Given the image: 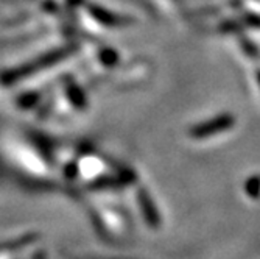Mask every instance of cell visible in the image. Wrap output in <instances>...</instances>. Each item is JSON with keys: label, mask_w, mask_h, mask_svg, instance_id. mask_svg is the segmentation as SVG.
Listing matches in <instances>:
<instances>
[{"label": "cell", "mask_w": 260, "mask_h": 259, "mask_svg": "<svg viewBox=\"0 0 260 259\" xmlns=\"http://www.w3.org/2000/svg\"><path fill=\"white\" fill-rule=\"evenodd\" d=\"M234 124H235V119L232 116L223 114V116L215 117V119L207 121L204 124H200V125L193 127L190 130V137H193V139H207V137H212V136H215V134H218L221 131L229 130Z\"/></svg>", "instance_id": "cell-1"}, {"label": "cell", "mask_w": 260, "mask_h": 259, "mask_svg": "<svg viewBox=\"0 0 260 259\" xmlns=\"http://www.w3.org/2000/svg\"><path fill=\"white\" fill-rule=\"evenodd\" d=\"M139 206H140V211H142V214H144L145 217V222H148L150 226L153 228H157L160 225V216L157 214V209L154 208V203L148 194V191L145 189H140L139 194Z\"/></svg>", "instance_id": "cell-2"}, {"label": "cell", "mask_w": 260, "mask_h": 259, "mask_svg": "<svg viewBox=\"0 0 260 259\" xmlns=\"http://www.w3.org/2000/svg\"><path fill=\"white\" fill-rule=\"evenodd\" d=\"M246 192L251 197H258L260 195V178H251L246 183Z\"/></svg>", "instance_id": "cell-3"}, {"label": "cell", "mask_w": 260, "mask_h": 259, "mask_svg": "<svg viewBox=\"0 0 260 259\" xmlns=\"http://www.w3.org/2000/svg\"><path fill=\"white\" fill-rule=\"evenodd\" d=\"M246 23H249V25H252V27H260V17H257V16H248L246 17Z\"/></svg>", "instance_id": "cell-4"}, {"label": "cell", "mask_w": 260, "mask_h": 259, "mask_svg": "<svg viewBox=\"0 0 260 259\" xmlns=\"http://www.w3.org/2000/svg\"><path fill=\"white\" fill-rule=\"evenodd\" d=\"M257 78H258V83H260V74H258V75H257Z\"/></svg>", "instance_id": "cell-5"}]
</instances>
